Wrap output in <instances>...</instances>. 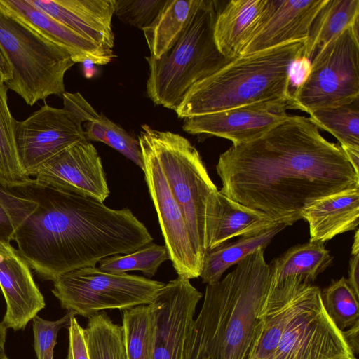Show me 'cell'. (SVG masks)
I'll use <instances>...</instances> for the list:
<instances>
[{
    "label": "cell",
    "mask_w": 359,
    "mask_h": 359,
    "mask_svg": "<svg viewBox=\"0 0 359 359\" xmlns=\"http://www.w3.org/2000/svg\"><path fill=\"white\" fill-rule=\"evenodd\" d=\"M166 0H115L114 14L125 24L143 30L156 18Z\"/></svg>",
    "instance_id": "cell-36"
},
{
    "label": "cell",
    "mask_w": 359,
    "mask_h": 359,
    "mask_svg": "<svg viewBox=\"0 0 359 359\" xmlns=\"http://www.w3.org/2000/svg\"><path fill=\"white\" fill-rule=\"evenodd\" d=\"M155 152L185 219L195 252L203 264L207 245L206 216L218 191L202 158L184 137L147 125L140 133Z\"/></svg>",
    "instance_id": "cell-7"
},
{
    "label": "cell",
    "mask_w": 359,
    "mask_h": 359,
    "mask_svg": "<svg viewBox=\"0 0 359 359\" xmlns=\"http://www.w3.org/2000/svg\"><path fill=\"white\" fill-rule=\"evenodd\" d=\"M358 238H359V237H358V229H357L356 231H355V236H354L353 245L352 246V250H351V255H355L358 254V250H359V248H358V244H359Z\"/></svg>",
    "instance_id": "cell-43"
},
{
    "label": "cell",
    "mask_w": 359,
    "mask_h": 359,
    "mask_svg": "<svg viewBox=\"0 0 359 359\" xmlns=\"http://www.w3.org/2000/svg\"><path fill=\"white\" fill-rule=\"evenodd\" d=\"M292 97L298 110L308 114L359 99L358 34L351 27L313 55Z\"/></svg>",
    "instance_id": "cell-10"
},
{
    "label": "cell",
    "mask_w": 359,
    "mask_h": 359,
    "mask_svg": "<svg viewBox=\"0 0 359 359\" xmlns=\"http://www.w3.org/2000/svg\"><path fill=\"white\" fill-rule=\"evenodd\" d=\"M309 114L318 128L337 139L343 150L359 151V99L342 106L319 109Z\"/></svg>",
    "instance_id": "cell-30"
},
{
    "label": "cell",
    "mask_w": 359,
    "mask_h": 359,
    "mask_svg": "<svg viewBox=\"0 0 359 359\" xmlns=\"http://www.w3.org/2000/svg\"><path fill=\"white\" fill-rule=\"evenodd\" d=\"M8 88L0 76V181L13 187L29 180L21 168L14 136L15 119L8 105Z\"/></svg>",
    "instance_id": "cell-32"
},
{
    "label": "cell",
    "mask_w": 359,
    "mask_h": 359,
    "mask_svg": "<svg viewBox=\"0 0 359 359\" xmlns=\"http://www.w3.org/2000/svg\"><path fill=\"white\" fill-rule=\"evenodd\" d=\"M53 283L52 292L61 306L88 318L107 309L123 311L149 304L165 285L143 276L104 272L96 266L69 271Z\"/></svg>",
    "instance_id": "cell-8"
},
{
    "label": "cell",
    "mask_w": 359,
    "mask_h": 359,
    "mask_svg": "<svg viewBox=\"0 0 359 359\" xmlns=\"http://www.w3.org/2000/svg\"><path fill=\"white\" fill-rule=\"evenodd\" d=\"M127 359H154L156 318L149 304L123 311Z\"/></svg>",
    "instance_id": "cell-28"
},
{
    "label": "cell",
    "mask_w": 359,
    "mask_h": 359,
    "mask_svg": "<svg viewBox=\"0 0 359 359\" xmlns=\"http://www.w3.org/2000/svg\"><path fill=\"white\" fill-rule=\"evenodd\" d=\"M32 5L98 46L113 50L115 0H27Z\"/></svg>",
    "instance_id": "cell-18"
},
{
    "label": "cell",
    "mask_w": 359,
    "mask_h": 359,
    "mask_svg": "<svg viewBox=\"0 0 359 359\" xmlns=\"http://www.w3.org/2000/svg\"><path fill=\"white\" fill-rule=\"evenodd\" d=\"M348 284L359 298V255H352L349 261Z\"/></svg>",
    "instance_id": "cell-39"
},
{
    "label": "cell",
    "mask_w": 359,
    "mask_h": 359,
    "mask_svg": "<svg viewBox=\"0 0 359 359\" xmlns=\"http://www.w3.org/2000/svg\"><path fill=\"white\" fill-rule=\"evenodd\" d=\"M321 297L327 315L341 331L359 321L358 297L344 276L332 280L321 292Z\"/></svg>",
    "instance_id": "cell-34"
},
{
    "label": "cell",
    "mask_w": 359,
    "mask_h": 359,
    "mask_svg": "<svg viewBox=\"0 0 359 359\" xmlns=\"http://www.w3.org/2000/svg\"><path fill=\"white\" fill-rule=\"evenodd\" d=\"M327 0H266L256 28L241 55L294 41L305 42Z\"/></svg>",
    "instance_id": "cell-16"
},
{
    "label": "cell",
    "mask_w": 359,
    "mask_h": 359,
    "mask_svg": "<svg viewBox=\"0 0 359 359\" xmlns=\"http://www.w3.org/2000/svg\"><path fill=\"white\" fill-rule=\"evenodd\" d=\"M0 183H1V184H4L1 181H0Z\"/></svg>",
    "instance_id": "cell-44"
},
{
    "label": "cell",
    "mask_w": 359,
    "mask_h": 359,
    "mask_svg": "<svg viewBox=\"0 0 359 359\" xmlns=\"http://www.w3.org/2000/svg\"><path fill=\"white\" fill-rule=\"evenodd\" d=\"M309 226V241L325 243L334 236L358 229L359 187L318 198L302 212Z\"/></svg>",
    "instance_id": "cell-21"
},
{
    "label": "cell",
    "mask_w": 359,
    "mask_h": 359,
    "mask_svg": "<svg viewBox=\"0 0 359 359\" xmlns=\"http://www.w3.org/2000/svg\"><path fill=\"white\" fill-rule=\"evenodd\" d=\"M67 327L69 331L67 359H90L84 328L79 325L75 316L71 318Z\"/></svg>",
    "instance_id": "cell-38"
},
{
    "label": "cell",
    "mask_w": 359,
    "mask_h": 359,
    "mask_svg": "<svg viewBox=\"0 0 359 359\" xmlns=\"http://www.w3.org/2000/svg\"><path fill=\"white\" fill-rule=\"evenodd\" d=\"M219 2L202 0L177 41L159 58L147 56L148 97L175 111L189 90L232 60L218 50L214 26Z\"/></svg>",
    "instance_id": "cell-5"
},
{
    "label": "cell",
    "mask_w": 359,
    "mask_h": 359,
    "mask_svg": "<svg viewBox=\"0 0 359 359\" xmlns=\"http://www.w3.org/2000/svg\"><path fill=\"white\" fill-rule=\"evenodd\" d=\"M87 141L103 142L134 162L142 170L143 157L138 139L93 108L88 121L83 123Z\"/></svg>",
    "instance_id": "cell-31"
},
{
    "label": "cell",
    "mask_w": 359,
    "mask_h": 359,
    "mask_svg": "<svg viewBox=\"0 0 359 359\" xmlns=\"http://www.w3.org/2000/svg\"><path fill=\"white\" fill-rule=\"evenodd\" d=\"M143 157L144 179L156 210L170 259L178 276L189 280L200 276L198 257L182 212L163 168L149 144L138 137Z\"/></svg>",
    "instance_id": "cell-12"
},
{
    "label": "cell",
    "mask_w": 359,
    "mask_h": 359,
    "mask_svg": "<svg viewBox=\"0 0 359 359\" xmlns=\"http://www.w3.org/2000/svg\"><path fill=\"white\" fill-rule=\"evenodd\" d=\"M0 76L4 82L12 78V70L0 48Z\"/></svg>",
    "instance_id": "cell-41"
},
{
    "label": "cell",
    "mask_w": 359,
    "mask_h": 359,
    "mask_svg": "<svg viewBox=\"0 0 359 359\" xmlns=\"http://www.w3.org/2000/svg\"><path fill=\"white\" fill-rule=\"evenodd\" d=\"M304 42L241 55L194 84L175 112L180 118L264 102L292 100V69Z\"/></svg>",
    "instance_id": "cell-4"
},
{
    "label": "cell",
    "mask_w": 359,
    "mask_h": 359,
    "mask_svg": "<svg viewBox=\"0 0 359 359\" xmlns=\"http://www.w3.org/2000/svg\"><path fill=\"white\" fill-rule=\"evenodd\" d=\"M36 205V201L0 184V243L14 241L16 229Z\"/></svg>",
    "instance_id": "cell-35"
},
{
    "label": "cell",
    "mask_w": 359,
    "mask_h": 359,
    "mask_svg": "<svg viewBox=\"0 0 359 359\" xmlns=\"http://www.w3.org/2000/svg\"><path fill=\"white\" fill-rule=\"evenodd\" d=\"M84 334L90 359H127L122 325L106 312L89 317Z\"/></svg>",
    "instance_id": "cell-29"
},
{
    "label": "cell",
    "mask_w": 359,
    "mask_h": 359,
    "mask_svg": "<svg viewBox=\"0 0 359 359\" xmlns=\"http://www.w3.org/2000/svg\"><path fill=\"white\" fill-rule=\"evenodd\" d=\"M203 294L178 276L165 284L149 304L156 318L154 359H184L185 344Z\"/></svg>",
    "instance_id": "cell-14"
},
{
    "label": "cell",
    "mask_w": 359,
    "mask_h": 359,
    "mask_svg": "<svg viewBox=\"0 0 359 359\" xmlns=\"http://www.w3.org/2000/svg\"><path fill=\"white\" fill-rule=\"evenodd\" d=\"M0 290L6 303L3 323L14 331L23 330L46 306L29 264L11 244L0 243Z\"/></svg>",
    "instance_id": "cell-17"
},
{
    "label": "cell",
    "mask_w": 359,
    "mask_h": 359,
    "mask_svg": "<svg viewBox=\"0 0 359 359\" xmlns=\"http://www.w3.org/2000/svg\"><path fill=\"white\" fill-rule=\"evenodd\" d=\"M276 224L266 215L229 198L218 190L208 205V250L236 236L256 235Z\"/></svg>",
    "instance_id": "cell-20"
},
{
    "label": "cell",
    "mask_w": 359,
    "mask_h": 359,
    "mask_svg": "<svg viewBox=\"0 0 359 359\" xmlns=\"http://www.w3.org/2000/svg\"><path fill=\"white\" fill-rule=\"evenodd\" d=\"M202 0H166L152 23L142 31L150 56L159 58L180 39Z\"/></svg>",
    "instance_id": "cell-26"
},
{
    "label": "cell",
    "mask_w": 359,
    "mask_h": 359,
    "mask_svg": "<svg viewBox=\"0 0 359 359\" xmlns=\"http://www.w3.org/2000/svg\"><path fill=\"white\" fill-rule=\"evenodd\" d=\"M266 0H231L222 6L214 26L219 51L233 60L241 53L254 32Z\"/></svg>",
    "instance_id": "cell-22"
},
{
    "label": "cell",
    "mask_w": 359,
    "mask_h": 359,
    "mask_svg": "<svg viewBox=\"0 0 359 359\" xmlns=\"http://www.w3.org/2000/svg\"><path fill=\"white\" fill-rule=\"evenodd\" d=\"M0 48L12 70L8 89L33 106L62 96L65 74L75 63L65 48L52 42L0 6Z\"/></svg>",
    "instance_id": "cell-6"
},
{
    "label": "cell",
    "mask_w": 359,
    "mask_h": 359,
    "mask_svg": "<svg viewBox=\"0 0 359 359\" xmlns=\"http://www.w3.org/2000/svg\"><path fill=\"white\" fill-rule=\"evenodd\" d=\"M170 259L166 246L149 243L127 255H116L102 259L98 269L111 273L141 271L149 278L154 276L161 264Z\"/></svg>",
    "instance_id": "cell-33"
},
{
    "label": "cell",
    "mask_w": 359,
    "mask_h": 359,
    "mask_svg": "<svg viewBox=\"0 0 359 359\" xmlns=\"http://www.w3.org/2000/svg\"><path fill=\"white\" fill-rule=\"evenodd\" d=\"M344 337L353 353L359 352V321L347 330L342 331Z\"/></svg>",
    "instance_id": "cell-40"
},
{
    "label": "cell",
    "mask_w": 359,
    "mask_h": 359,
    "mask_svg": "<svg viewBox=\"0 0 359 359\" xmlns=\"http://www.w3.org/2000/svg\"><path fill=\"white\" fill-rule=\"evenodd\" d=\"M0 6L52 42L65 48L74 63H109L114 50L97 45L32 5L27 0H0Z\"/></svg>",
    "instance_id": "cell-19"
},
{
    "label": "cell",
    "mask_w": 359,
    "mask_h": 359,
    "mask_svg": "<svg viewBox=\"0 0 359 359\" xmlns=\"http://www.w3.org/2000/svg\"><path fill=\"white\" fill-rule=\"evenodd\" d=\"M216 170L222 194L287 226L302 219L311 202L359 187V175L341 147L299 115L232 144L220 154Z\"/></svg>",
    "instance_id": "cell-1"
},
{
    "label": "cell",
    "mask_w": 359,
    "mask_h": 359,
    "mask_svg": "<svg viewBox=\"0 0 359 359\" xmlns=\"http://www.w3.org/2000/svg\"><path fill=\"white\" fill-rule=\"evenodd\" d=\"M332 259L323 242L309 241L292 246L269 264V290L293 282L313 284L318 276L330 266Z\"/></svg>",
    "instance_id": "cell-23"
},
{
    "label": "cell",
    "mask_w": 359,
    "mask_h": 359,
    "mask_svg": "<svg viewBox=\"0 0 359 359\" xmlns=\"http://www.w3.org/2000/svg\"><path fill=\"white\" fill-rule=\"evenodd\" d=\"M358 18L359 0H327L312 22L299 60L309 62L320 49Z\"/></svg>",
    "instance_id": "cell-25"
},
{
    "label": "cell",
    "mask_w": 359,
    "mask_h": 359,
    "mask_svg": "<svg viewBox=\"0 0 359 359\" xmlns=\"http://www.w3.org/2000/svg\"><path fill=\"white\" fill-rule=\"evenodd\" d=\"M299 285L293 283L269 290L247 359H271L283 332L290 299Z\"/></svg>",
    "instance_id": "cell-24"
},
{
    "label": "cell",
    "mask_w": 359,
    "mask_h": 359,
    "mask_svg": "<svg viewBox=\"0 0 359 359\" xmlns=\"http://www.w3.org/2000/svg\"><path fill=\"white\" fill-rule=\"evenodd\" d=\"M271 359H358L323 306L321 290L304 284L289 302L283 332Z\"/></svg>",
    "instance_id": "cell-9"
},
{
    "label": "cell",
    "mask_w": 359,
    "mask_h": 359,
    "mask_svg": "<svg viewBox=\"0 0 359 359\" xmlns=\"http://www.w3.org/2000/svg\"><path fill=\"white\" fill-rule=\"evenodd\" d=\"M74 312L67 311L61 318L48 320L36 316L33 319L34 347L37 359H53V351L59 330L68 327Z\"/></svg>",
    "instance_id": "cell-37"
},
{
    "label": "cell",
    "mask_w": 359,
    "mask_h": 359,
    "mask_svg": "<svg viewBox=\"0 0 359 359\" xmlns=\"http://www.w3.org/2000/svg\"><path fill=\"white\" fill-rule=\"evenodd\" d=\"M6 329L3 321L0 322V359H7L5 352Z\"/></svg>",
    "instance_id": "cell-42"
},
{
    "label": "cell",
    "mask_w": 359,
    "mask_h": 359,
    "mask_svg": "<svg viewBox=\"0 0 359 359\" xmlns=\"http://www.w3.org/2000/svg\"><path fill=\"white\" fill-rule=\"evenodd\" d=\"M264 250L257 249L223 279L207 284L184 359H247L271 284Z\"/></svg>",
    "instance_id": "cell-3"
},
{
    "label": "cell",
    "mask_w": 359,
    "mask_h": 359,
    "mask_svg": "<svg viewBox=\"0 0 359 359\" xmlns=\"http://www.w3.org/2000/svg\"><path fill=\"white\" fill-rule=\"evenodd\" d=\"M34 176L41 183L103 203L109 195L101 158L93 144L86 139L43 164Z\"/></svg>",
    "instance_id": "cell-15"
},
{
    "label": "cell",
    "mask_w": 359,
    "mask_h": 359,
    "mask_svg": "<svg viewBox=\"0 0 359 359\" xmlns=\"http://www.w3.org/2000/svg\"><path fill=\"white\" fill-rule=\"evenodd\" d=\"M287 226L278 223L256 235L241 237L224 243L205 254L200 276L204 283L211 284L221 280L224 273L260 248H266L272 239Z\"/></svg>",
    "instance_id": "cell-27"
},
{
    "label": "cell",
    "mask_w": 359,
    "mask_h": 359,
    "mask_svg": "<svg viewBox=\"0 0 359 359\" xmlns=\"http://www.w3.org/2000/svg\"><path fill=\"white\" fill-rule=\"evenodd\" d=\"M10 189L36 203L16 229L14 241L29 267L46 280L95 267L104 257L130 254L153 241L128 208L111 209L32 178Z\"/></svg>",
    "instance_id": "cell-2"
},
{
    "label": "cell",
    "mask_w": 359,
    "mask_h": 359,
    "mask_svg": "<svg viewBox=\"0 0 359 359\" xmlns=\"http://www.w3.org/2000/svg\"><path fill=\"white\" fill-rule=\"evenodd\" d=\"M298 109L294 100L264 101L218 112L183 118L184 131L226 138L232 144L252 141L269 131Z\"/></svg>",
    "instance_id": "cell-13"
},
{
    "label": "cell",
    "mask_w": 359,
    "mask_h": 359,
    "mask_svg": "<svg viewBox=\"0 0 359 359\" xmlns=\"http://www.w3.org/2000/svg\"><path fill=\"white\" fill-rule=\"evenodd\" d=\"M82 121L66 107L46 101L23 121H15L14 136L24 174L30 177L43 164L75 143L85 140Z\"/></svg>",
    "instance_id": "cell-11"
}]
</instances>
